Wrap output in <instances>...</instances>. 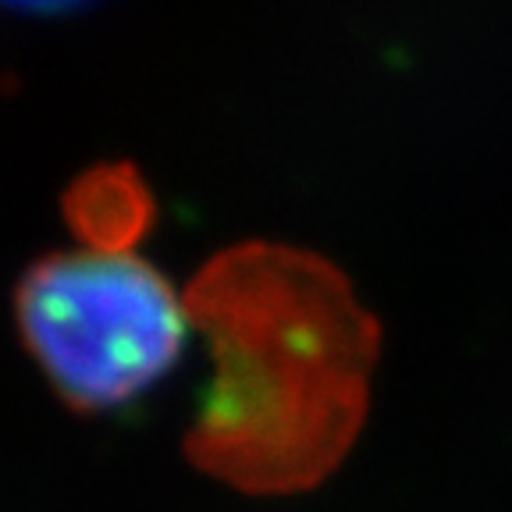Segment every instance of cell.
<instances>
[{
    "instance_id": "obj_3",
    "label": "cell",
    "mask_w": 512,
    "mask_h": 512,
    "mask_svg": "<svg viewBox=\"0 0 512 512\" xmlns=\"http://www.w3.org/2000/svg\"><path fill=\"white\" fill-rule=\"evenodd\" d=\"M64 214L89 249H132L153 224V196L136 168L104 164L64 192Z\"/></svg>"
},
{
    "instance_id": "obj_2",
    "label": "cell",
    "mask_w": 512,
    "mask_h": 512,
    "mask_svg": "<svg viewBox=\"0 0 512 512\" xmlns=\"http://www.w3.org/2000/svg\"><path fill=\"white\" fill-rule=\"evenodd\" d=\"M22 342L61 402L104 413L150 392L178 363L189 306L136 249L50 253L18 281Z\"/></svg>"
},
{
    "instance_id": "obj_4",
    "label": "cell",
    "mask_w": 512,
    "mask_h": 512,
    "mask_svg": "<svg viewBox=\"0 0 512 512\" xmlns=\"http://www.w3.org/2000/svg\"><path fill=\"white\" fill-rule=\"evenodd\" d=\"M4 8H18V11H32V15H57V11H72L86 0H0Z\"/></svg>"
},
{
    "instance_id": "obj_1",
    "label": "cell",
    "mask_w": 512,
    "mask_h": 512,
    "mask_svg": "<svg viewBox=\"0 0 512 512\" xmlns=\"http://www.w3.org/2000/svg\"><path fill=\"white\" fill-rule=\"evenodd\" d=\"M214 377L185 438L203 473L249 495L317 488L367 420L377 320L313 253L239 246L185 296Z\"/></svg>"
}]
</instances>
